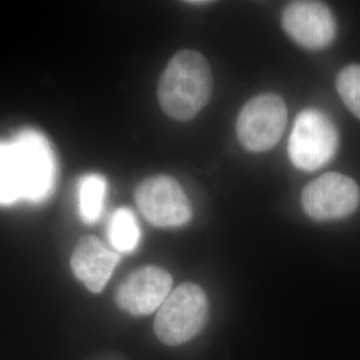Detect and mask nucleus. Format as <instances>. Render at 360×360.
<instances>
[{
  "instance_id": "2",
  "label": "nucleus",
  "mask_w": 360,
  "mask_h": 360,
  "mask_svg": "<svg viewBox=\"0 0 360 360\" xmlns=\"http://www.w3.org/2000/svg\"><path fill=\"white\" fill-rule=\"evenodd\" d=\"M207 316L208 303L205 291L198 284H181L158 311L155 335L167 346H180L205 328Z\"/></svg>"
},
{
  "instance_id": "6",
  "label": "nucleus",
  "mask_w": 360,
  "mask_h": 360,
  "mask_svg": "<svg viewBox=\"0 0 360 360\" xmlns=\"http://www.w3.org/2000/svg\"><path fill=\"white\" fill-rule=\"evenodd\" d=\"M143 217L156 227H179L193 217L191 203L179 183L166 175L144 180L135 193Z\"/></svg>"
},
{
  "instance_id": "5",
  "label": "nucleus",
  "mask_w": 360,
  "mask_h": 360,
  "mask_svg": "<svg viewBox=\"0 0 360 360\" xmlns=\"http://www.w3.org/2000/svg\"><path fill=\"white\" fill-rule=\"evenodd\" d=\"M23 184V200L41 202L51 193L56 163L51 146L35 129L19 132L13 141Z\"/></svg>"
},
{
  "instance_id": "1",
  "label": "nucleus",
  "mask_w": 360,
  "mask_h": 360,
  "mask_svg": "<svg viewBox=\"0 0 360 360\" xmlns=\"http://www.w3.org/2000/svg\"><path fill=\"white\" fill-rule=\"evenodd\" d=\"M212 74L206 58L193 50L179 51L159 82V103L168 116L186 122L206 107L212 94Z\"/></svg>"
},
{
  "instance_id": "9",
  "label": "nucleus",
  "mask_w": 360,
  "mask_h": 360,
  "mask_svg": "<svg viewBox=\"0 0 360 360\" xmlns=\"http://www.w3.org/2000/svg\"><path fill=\"white\" fill-rule=\"evenodd\" d=\"M172 288L167 271L147 266L129 275L116 290L117 306L131 315H150L160 309Z\"/></svg>"
},
{
  "instance_id": "3",
  "label": "nucleus",
  "mask_w": 360,
  "mask_h": 360,
  "mask_svg": "<svg viewBox=\"0 0 360 360\" xmlns=\"http://www.w3.org/2000/svg\"><path fill=\"white\" fill-rule=\"evenodd\" d=\"M339 144L333 120L315 108L303 110L296 116L288 141V156L303 171H315L333 160Z\"/></svg>"
},
{
  "instance_id": "11",
  "label": "nucleus",
  "mask_w": 360,
  "mask_h": 360,
  "mask_svg": "<svg viewBox=\"0 0 360 360\" xmlns=\"http://www.w3.org/2000/svg\"><path fill=\"white\" fill-rule=\"evenodd\" d=\"M23 200V184L13 142H0V205Z\"/></svg>"
},
{
  "instance_id": "12",
  "label": "nucleus",
  "mask_w": 360,
  "mask_h": 360,
  "mask_svg": "<svg viewBox=\"0 0 360 360\" xmlns=\"http://www.w3.org/2000/svg\"><path fill=\"white\" fill-rule=\"evenodd\" d=\"M79 212L83 221L95 223L103 212L107 195V180L102 175L90 174L79 181Z\"/></svg>"
},
{
  "instance_id": "4",
  "label": "nucleus",
  "mask_w": 360,
  "mask_h": 360,
  "mask_svg": "<svg viewBox=\"0 0 360 360\" xmlns=\"http://www.w3.org/2000/svg\"><path fill=\"white\" fill-rule=\"evenodd\" d=\"M287 126V107L275 94H260L245 104L236 120V135L245 150L269 151Z\"/></svg>"
},
{
  "instance_id": "13",
  "label": "nucleus",
  "mask_w": 360,
  "mask_h": 360,
  "mask_svg": "<svg viewBox=\"0 0 360 360\" xmlns=\"http://www.w3.org/2000/svg\"><path fill=\"white\" fill-rule=\"evenodd\" d=\"M110 243L119 252H132L141 240V229L134 212L123 207L114 212L108 223Z\"/></svg>"
},
{
  "instance_id": "7",
  "label": "nucleus",
  "mask_w": 360,
  "mask_h": 360,
  "mask_svg": "<svg viewBox=\"0 0 360 360\" xmlns=\"http://www.w3.org/2000/svg\"><path fill=\"white\" fill-rule=\"evenodd\" d=\"M359 202L356 181L338 172H328L312 180L302 193L306 214L319 221L347 218L356 211Z\"/></svg>"
},
{
  "instance_id": "8",
  "label": "nucleus",
  "mask_w": 360,
  "mask_h": 360,
  "mask_svg": "<svg viewBox=\"0 0 360 360\" xmlns=\"http://www.w3.org/2000/svg\"><path fill=\"white\" fill-rule=\"evenodd\" d=\"M287 35L309 50L330 46L336 34L335 18L328 6L321 1H292L282 16Z\"/></svg>"
},
{
  "instance_id": "14",
  "label": "nucleus",
  "mask_w": 360,
  "mask_h": 360,
  "mask_svg": "<svg viewBox=\"0 0 360 360\" xmlns=\"http://www.w3.org/2000/svg\"><path fill=\"white\" fill-rule=\"evenodd\" d=\"M336 89L348 110L360 119V65H348L336 77Z\"/></svg>"
},
{
  "instance_id": "10",
  "label": "nucleus",
  "mask_w": 360,
  "mask_h": 360,
  "mask_svg": "<svg viewBox=\"0 0 360 360\" xmlns=\"http://www.w3.org/2000/svg\"><path fill=\"white\" fill-rule=\"evenodd\" d=\"M117 263L119 255L95 236L80 239L71 257L75 276L94 294H99L103 290Z\"/></svg>"
}]
</instances>
